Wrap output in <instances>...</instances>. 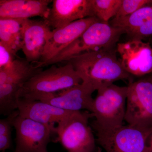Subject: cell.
I'll use <instances>...</instances> for the list:
<instances>
[{"instance_id": "cell-1", "label": "cell", "mask_w": 152, "mask_h": 152, "mask_svg": "<svg viewBox=\"0 0 152 152\" xmlns=\"http://www.w3.org/2000/svg\"><path fill=\"white\" fill-rule=\"evenodd\" d=\"M116 48L86 52L71 58V63L82 81L92 85L96 91L121 80H131L117 57Z\"/></svg>"}, {"instance_id": "cell-2", "label": "cell", "mask_w": 152, "mask_h": 152, "mask_svg": "<svg viewBox=\"0 0 152 152\" xmlns=\"http://www.w3.org/2000/svg\"><path fill=\"white\" fill-rule=\"evenodd\" d=\"M93 111L96 120L93 126L96 131H107L123 125L125 121L128 86L112 84L97 90Z\"/></svg>"}, {"instance_id": "cell-3", "label": "cell", "mask_w": 152, "mask_h": 152, "mask_svg": "<svg viewBox=\"0 0 152 152\" xmlns=\"http://www.w3.org/2000/svg\"><path fill=\"white\" fill-rule=\"evenodd\" d=\"M124 34L122 29L113 26L109 23L96 22L45 66L66 62L86 52L116 48L120 38Z\"/></svg>"}, {"instance_id": "cell-4", "label": "cell", "mask_w": 152, "mask_h": 152, "mask_svg": "<svg viewBox=\"0 0 152 152\" xmlns=\"http://www.w3.org/2000/svg\"><path fill=\"white\" fill-rule=\"evenodd\" d=\"M82 82L71 63L61 66L52 65L29 80L19 91L18 99L34 100L41 95L58 92Z\"/></svg>"}, {"instance_id": "cell-5", "label": "cell", "mask_w": 152, "mask_h": 152, "mask_svg": "<svg viewBox=\"0 0 152 152\" xmlns=\"http://www.w3.org/2000/svg\"><path fill=\"white\" fill-rule=\"evenodd\" d=\"M43 68L16 58L7 67L0 69V114L8 115L18 109V94L25 84Z\"/></svg>"}, {"instance_id": "cell-6", "label": "cell", "mask_w": 152, "mask_h": 152, "mask_svg": "<svg viewBox=\"0 0 152 152\" xmlns=\"http://www.w3.org/2000/svg\"><path fill=\"white\" fill-rule=\"evenodd\" d=\"M92 117L88 111L73 112L58 124L54 141L60 142L68 152H94L96 140L88 123Z\"/></svg>"}, {"instance_id": "cell-7", "label": "cell", "mask_w": 152, "mask_h": 152, "mask_svg": "<svg viewBox=\"0 0 152 152\" xmlns=\"http://www.w3.org/2000/svg\"><path fill=\"white\" fill-rule=\"evenodd\" d=\"M96 132L97 142L107 152H150L148 141L152 128L123 125L111 130Z\"/></svg>"}, {"instance_id": "cell-8", "label": "cell", "mask_w": 152, "mask_h": 152, "mask_svg": "<svg viewBox=\"0 0 152 152\" xmlns=\"http://www.w3.org/2000/svg\"><path fill=\"white\" fill-rule=\"evenodd\" d=\"M125 121L128 124L152 128V79L151 76L131 82L128 86Z\"/></svg>"}, {"instance_id": "cell-9", "label": "cell", "mask_w": 152, "mask_h": 152, "mask_svg": "<svg viewBox=\"0 0 152 152\" xmlns=\"http://www.w3.org/2000/svg\"><path fill=\"white\" fill-rule=\"evenodd\" d=\"M16 146L14 152H48L56 135L55 125L44 124L19 115L15 120Z\"/></svg>"}, {"instance_id": "cell-10", "label": "cell", "mask_w": 152, "mask_h": 152, "mask_svg": "<svg viewBox=\"0 0 152 152\" xmlns=\"http://www.w3.org/2000/svg\"><path fill=\"white\" fill-rule=\"evenodd\" d=\"M96 91L92 85L83 82L58 92L41 95L33 101L47 103L68 111H82L85 110L92 113L94 101L92 94Z\"/></svg>"}, {"instance_id": "cell-11", "label": "cell", "mask_w": 152, "mask_h": 152, "mask_svg": "<svg viewBox=\"0 0 152 152\" xmlns=\"http://www.w3.org/2000/svg\"><path fill=\"white\" fill-rule=\"evenodd\" d=\"M117 53L123 67L131 75L142 77L152 72V46L142 40L118 43Z\"/></svg>"}, {"instance_id": "cell-12", "label": "cell", "mask_w": 152, "mask_h": 152, "mask_svg": "<svg viewBox=\"0 0 152 152\" xmlns=\"http://www.w3.org/2000/svg\"><path fill=\"white\" fill-rule=\"evenodd\" d=\"M99 21L96 17H89L53 30L47 39L40 61L36 65L42 67L78 39L91 25Z\"/></svg>"}, {"instance_id": "cell-13", "label": "cell", "mask_w": 152, "mask_h": 152, "mask_svg": "<svg viewBox=\"0 0 152 152\" xmlns=\"http://www.w3.org/2000/svg\"><path fill=\"white\" fill-rule=\"evenodd\" d=\"M48 15L44 19L54 29L94 16L91 0H53Z\"/></svg>"}, {"instance_id": "cell-14", "label": "cell", "mask_w": 152, "mask_h": 152, "mask_svg": "<svg viewBox=\"0 0 152 152\" xmlns=\"http://www.w3.org/2000/svg\"><path fill=\"white\" fill-rule=\"evenodd\" d=\"M51 31L44 20H24L22 50L28 62L36 64L39 63Z\"/></svg>"}, {"instance_id": "cell-15", "label": "cell", "mask_w": 152, "mask_h": 152, "mask_svg": "<svg viewBox=\"0 0 152 152\" xmlns=\"http://www.w3.org/2000/svg\"><path fill=\"white\" fill-rule=\"evenodd\" d=\"M19 115L44 124L55 125L67 118L74 112L68 111L39 101L19 99Z\"/></svg>"}, {"instance_id": "cell-16", "label": "cell", "mask_w": 152, "mask_h": 152, "mask_svg": "<svg viewBox=\"0 0 152 152\" xmlns=\"http://www.w3.org/2000/svg\"><path fill=\"white\" fill-rule=\"evenodd\" d=\"M50 0H1L0 18L29 19L39 16L44 19L48 15Z\"/></svg>"}, {"instance_id": "cell-17", "label": "cell", "mask_w": 152, "mask_h": 152, "mask_svg": "<svg viewBox=\"0 0 152 152\" xmlns=\"http://www.w3.org/2000/svg\"><path fill=\"white\" fill-rule=\"evenodd\" d=\"M110 24L119 28L130 39L142 40L152 36V4L144 7L134 14L121 19H112Z\"/></svg>"}, {"instance_id": "cell-18", "label": "cell", "mask_w": 152, "mask_h": 152, "mask_svg": "<svg viewBox=\"0 0 152 152\" xmlns=\"http://www.w3.org/2000/svg\"><path fill=\"white\" fill-rule=\"evenodd\" d=\"M24 20L0 18V42L15 56L23 47Z\"/></svg>"}, {"instance_id": "cell-19", "label": "cell", "mask_w": 152, "mask_h": 152, "mask_svg": "<svg viewBox=\"0 0 152 152\" xmlns=\"http://www.w3.org/2000/svg\"><path fill=\"white\" fill-rule=\"evenodd\" d=\"M94 16L101 21L109 23L116 15L122 0H91Z\"/></svg>"}, {"instance_id": "cell-20", "label": "cell", "mask_w": 152, "mask_h": 152, "mask_svg": "<svg viewBox=\"0 0 152 152\" xmlns=\"http://www.w3.org/2000/svg\"><path fill=\"white\" fill-rule=\"evenodd\" d=\"M19 115V111L16 110L7 118L0 120V151H4L12 147V128L14 127L15 120Z\"/></svg>"}, {"instance_id": "cell-21", "label": "cell", "mask_w": 152, "mask_h": 152, "mask_svg": "<svg viewBox=\"0 0 152 152\" xmlns=\"http://www.w3.org/2000/svg\"><path fill=\"white\" fill-rule=\"evenodd\" d=\"M152 4V0H122L118 12L113 18L121 19L129 16L142 8Z\"/></svg>"}, {"instance_id": "cell-22", "label": "cell", "mask_w": 152, "mask_h": 152, "mask_svg": "<svg viewBox=\"0 0 152 152\" xmlns=\"http://www.w3.org/2000/svg\"><path fill=\"white\" fill-rule=\"evenodd\" d=\"M13 53L4 44L0 42V69H4L10 65L16 58Z\"/></svg>"}, {"instance_id": "cell-23", "label": "cell", "mask_w": 152, "mask_h": 152, "mask_svg": "<svg viewBox=\"0 0 152 152\" xmlns=\"http://www.w3.org/2000/svg\"><path fill=\"white\" fill-rule=\"evenodd\" d=\"M148 145L149 148L150 152H152V133L149 138Z\"/></svg>"}, {"instance_id": "cell-24", "label": "cell", "mask_w": 152, "mask_h": 152, "mask_svg": "<svg viewBox=\"0 0 152 152\" xmlns=\"http://www.w3.org/2000/svg\"><path fill=\"white\" fill-rule=\"evenodd\" d=\"M1 152H5V151H1Z\"/></svg>"}, {"instance_id": "cell-25", "label": "cell", "mask_w": 152, "mask_h": 152, "mask_svg": "<svg viewBox=\"0 0 152 152\" xmlns=\"http://www.w3.org/2000/svg\"><path fill=\"white\" fill-rule=\"evenodd\" d=\"M151 77L152 79V76H151Z\"/></svg>"}]
</instances>
